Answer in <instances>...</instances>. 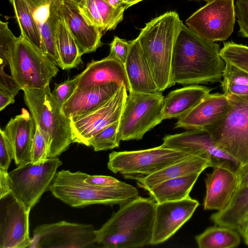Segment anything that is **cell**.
<instances>
[{
  "label": "cell",
  "mask_w": 248,
  "mask_h": 248,
  "mask_svg": "<svg viewBox=\"0 0 248 248\" xmlns=\"http://www.w3.org/2000/svg\"><path fill=\"white\" fill-rule=\"evenodd\" d=\"M49 191L55 197L74 207L95 204L121 205L139 196L135 187L124 182L113 187H97L85 182L78 171L69 170L57 172Z\"/></svg>",
  "instance_id": "obj_5"
},
{
  "label": "cell",
  "mask_w": 248,
  "mask_h": 248,
  "mask_svg": "<svg viewBox=\"0 0 248 248\" xmlns=\"http://www.w3.org/2000/svg\"><path fill=\"white\" fill-rule=\"evenodd\" d=\"M200 174L194 173L166 180L149 190L150 196L156 203L185 199L189 197Z\"/></svg>",
  "instance_id": "obj_27"
},
{
  "label": "cell",
  "mask_w": 248,
  "mask_h": 248,
  "mask_svg": "<svg viewBox=\"0 0 248 248\" xmlns=\"http://www.w3.org/2000/svg\"><path fill=\"white\" fill-rule=\"evenodd\" d=\"M230 107L229 98L224 94L209 93L191 111L178 118L175 127L204 128L223 117Z\"/></svg>",
  "instance_id": "obj_20"
},
{
  "label": "cell",
  "mask_w": 248,
  "mask_h": 248,
  "mask_svg": "<svg viewBox=\"0 0 248 248\" xmlns=\"http://www.w3.org/2000/svg\"><path fill=\"white\" fill-rule=\"evenodd\" d=\"M36 128L33 118L24 108H22L20 114L11 119L5 127L3 132L12 147L14 160L16 165L31 162Z\"/></svg>",
  "instance_id": "obj_19"
},
{
  "label": "cell",
  "mask_w": 248,
  "mask_h": 248,
  "mask_svg": "<svg viewBox=\"0 0 248 248\" xmlns=\"http://www.w3.org/2000/svg\"><path fill=\"white\" fill-rule=\"evenodd\" d=\"M200 248H232L240 243L239 235L234 229L222 226H214L207 228L195 236Z\"/></svg>",
  "instance_id": "obj_31"
},
{
  "label": "cell",
  "mask_w": 248,
  "mask_h": 248,
  "mask_svg": "<svg viewBox=\"0 0 248 248\" xmlns=\"http://www.w3.org/2000/svg\"><path fill=\"white\" fill-rule=\"evenodd\" d=\"M128 97L124 85L108 100L85 114L71 118L73 142L88 146V141L102 130L119 121Z\"/></svg>",
  "instance_id": "obj_13"
},
{
  "label": "cell",
  "mask_w": 248,
  "mask_h": 248,
  "mask_svg": "<svg viewBox=\"0 0 248 248\" xmlns=\"http://www.w3.org/2000/svg\"><path fill=\"white\" fill-rule=\"evenodd\" d=\"M124 66L130 87L129 93H154L158 92L137 38L131 41L129 52Z\"/></svg>",
  "instance_id": "obj_24"
},
{
  "label": "cell",
  "mask_w": 248,
  "mask_h": 248,
  "mask_svg": "<svg viewBox=\"0 0 248 248\" xmlns=\"http://www.w3.org/2000/svg\"><path fill=\"white\" fill-rule=\"evenodd\" d=\"M211 90L205 86L191 85L170 92L164 98L163 120L184 116L210 93Z\"/></svg>",
  "instance_id": "obj_25"
},
{
  "label": "cell",
  "mask_w": 248,
  "mask_h": 248,
  "mask_svg": "<svg viewBox=\"0 0 248 248\" xmlns=\"http://www.w3.org/2000/svg\"><path fill=\"white\" fill-rule=\"evenodd\" d=\"M62 164L58 157L49 158L42 164L31 162L18 166L8 173L13 193L28 207L33 208L43 194L49 190L58 168Z\"/></svg>",
  "instance_id": "obj_10"
},
{
  "label": "cell",
  "mask_w": 248,
  "mask_h": 248,
  "mask_svg": "<svg viewBox=\"0 0 248 248\" xmlns=\"http://www.w3.org/2000/svg\"><path fill=\"white\" fill-rule=\"evenodd\" d=\"M61 16L64 19L74 37L82 55L94 52L103 45V34L98 28L90 25L81 14L75 2L62 0L59 8Z\"/></svg>",
  "instance_id": "obj_18"
},
{
  "label": "cell",
  "mask_w": 248,
  "mask_h": 248,
  "mask_svg": "<svg viewBox=\"0 0 248 248\" xmlns=\"http://www.w3.org/2000/svg\"><path fill=\"white\" fill-rule=\"evenodd\" d=\"M205 0V1H206L207 2H209V1H212V0Z\"/></svg>",
  "instance_id": "obj_52"
},
{
  "label": "cell",
  "mask_w": 248,
  "mask_h": 248,
  "mask_svg": "<svg viewBox=\"0 0 248 248\" xmlns=\"http://www.w3.org/2000/svg\"><path fill=\"white\" fill-rule=\"evenodd\" d=\"M92 224L66 221L38 225L29 248H87L95 247L96 232Z\"/></svg>",
  "instance_id": "obj_11"
},
{
  "label": "cell",
  "mask_w": 248,
  "mask_h": 248,
  "mask_svg": "<svg viewBox=\"0 0 248 248\" xmlns=\"http://www.w3.org/2000/svg\"><path fill=\"white\" fill-rule=\"evenodd\" d=\"M74 78L77 80V87L79 88H88L115 82L124 85L127 91H130L124 65L108 56L101 60H93Z\"/></svg>",
  "instance_id": "obj_21"
},
{
  "label": "cell",
  "mask_w": 248,
  "mask_h": 248,
  "mask_svg": "<svg viewBox=\"0 0 248 248\" xmlns=\"http://www.w3.org/2000/svg\"><path fill=\"white\" fill-rule=\"evenodd\" d=\"M14 153L11 144L1 129H0V169L8 171Z\"/></svg>",
  "instance_id": "obj_42"
},
{
  "label": "cell",
  "mask_w": 248,
  "mask_h": 248,
  "mask_svg": "<svg viewBox=\"0 0 248 248\" xmlns=\"http://www.w3.org/2000/svg\"><path fill=\"white\" fill-rule=\"evenodd\" d=\"M47 159L46 142L39 127L36 125L31 149V162L33 164H42L45 162Z\"/></svg>",
  "instance_id": "obj_37"
},
{
  "label": "cell",
  "mask_w": 248,
  "mask_h": 248,
  "mask_svg": "<svg viewBox=\"0 0 248 248\" xmlns=\"http://www.w3.org/2000/svg\"><path fill=\"white\" fill-rule=\"evenodd\" d=\"M17 37L8 27V22L0 21V66L8 65L16 47Z\"/></svg>",
  "instance_id": "obj_34"
},
{
  "label": "cell",
  "mask_w": 248,
  "mask_h": 248,
  "mask_svg": "<svg viewBox=\"0 0 248 248\" xmlns=\"http://www.w3.org/2000/svg\"><path fill=\"white\" fill-rule=\"evenodd\" d=\"M162 145L202 157L211 161L213 165L215 161L225 159L237 167L234 160L220 149L210 133L203 128L187 129L179 134L166 135L163 138Z\"/></svg>",
  "instance_id": "obj_17"
},
{
  "label": "cell",
  "mask_w": 248,
  "mask_h": 248,
  "mask_svg": "<svg viewBox=\"0 0 248 248\" xmlns=\"http://www.w3.org/2000/svg\"><path fill=\"white\" fill-rule=\"evenodd\" d=\"M221 83L248 85V73L238 67L225 62Z\"/></svg>",
  "instance_id": "obj_38"
},
{
  "label": "cell",
  "mask_w": 248,
  "mask_h": 248,
  "mask_svg": "<svg viewBox=\"0 0 248 248\" xmlns=\"http://www.w3.org/2000/svg\"><path fill=\"white\" fill-rule=\"evenodd\" d=\"M220 56L225 62L248 73V46L231 41L225 42L220 50Z\"/></svg>",
  "instance_id": "obj_33"
},
{
  "label": "cell",
  "mask_w": 248,
  "mask_h": 248,
  "mask_svg": "<svg viewBox=\"0 0 248 248\" xmlns=\"http://www.w3.org/2000/svg\"><path fill=\"white\" fill-rule=\"evenodd\" d=\"M235 17L234 0H213L192 14L186 23L199 36L215 42L232 34Z\"/></svg>",
  "instance_id": "obj_12"
},
{
  "label": "cell",
  "mask_w": 248,
  "mask_h": 248,
  "mask_svg": "<svg viewBox=\"0 0 248 248\" xmlns=\"http://www.w3.org/2000/svg\"><path fill=\"white\" fill-rule=\"evenodd\" d=\"M78 5L86 20L103 32V25L95 0H82Z\"/></svg>",
  "instance_id": "obj_36"
},
{
  "label": "cell",
  "mask_w": 248,
  "mask_h": 248,
  "mask_svg": "<svg viewBox=\"0 0 248 248\" xmlns=\"http://www.w3.org/2000/svg\"><path fill=\"white\" fill-rule=\"evenodd\" d=\"M131 41H127L115 36L110 44L109 57L114 58L124 65L129 52Z\"/></svg>",
  "instance_id": "obj_39"
},
{
  "label": "cell",
  "mask_w": 248,
  "mask_h": 248,
  "mask_svg": "<svg viewBox=\"0 0 248 248\" xmlns=\"http://www.w3.org/2000/svg\"><path fill=\"white\" fill-rule=\"evenodd\" d=\"M55 39L60 60L59 67L63 70L76 67L81 62L82 55L67 24L61 16L56 27Z\"/></svg>",
  "instance_id": "obj_28"
},
{
  "label": "cell",
  "mask_w": 248,
  "mask_h": 248,
  "mask_svg": "<svg viewBox=\"0 0 248 248\" xmlns=\"http://www.w3.org/2000/svg\"><path fill=\"white\" fill-rule=\"evenodd\" d=\"M31 209L12 191L0 198V248H29Z\"/></svg>",
  "instance_id": "obj_14"
},
{
  "label": "cell",
  "mask_w": 248,
  "mask_h": 248,
  "mask_svg": "<svg viewBox=\"0 0 248 248\" xmlns=\"http://www.w3.org/2000/svg\"><path fill=\"white\" fill-rule=\"evenodd\" d=\"M164 96L154 93H129L119 124L120 140H140L161 123Z\"/></svg>",
  "instance_id": "obj_8"
},
{
  "label": "cell",
  "mask_w": 248,
  "mask_h": 248,
  "mask_svg": "<svg viewBox=\"0 0 248 248\" xmlns=\"http://www.w3.org/2000/svg\"><path fill=\"white\" fill-rule=\"evenodd\" d=\"M8 173L0 169V198L12 191L8 182Z\"/></svg>",
  "instance_id": "obj_48"
},
{
  "label": "cell",
  "mask_w": 248,
  "mask_h": 248,
  "mask_svg": "<svg viewBox=\"0 0 248 248\" xmlns=\"http://www.w3.org/2000/svg\"><path fill=\"white\" fill-rule=\"evenodd\" d=\"M119 121L106 127L88 141L94 151H106L118 148L121 141L119 136Z\"/></svg>",
  "instance_id": "obj_32"
},
{
  "label": "cell",
  "mask_w": 248,
  "mask_h": 248,
  "mask_svg": "<svg viewBox=\"0 0 248 248\" xmlns=\"http://www.w3.org/2000/svg\"><path fill=\"white\" fill-rule=\"evenodd\" d=\"M23 91L25 103L45 140L48 158L58 157L73 143L70 119L62 112L49 85Z\"/></svg>",
  "instance_id": "obj_4"
},
{
  "label": "cell",
  "mask_w": 248,
  "mask_h": 248,
  "mask_svg": "<svg viewBox=\"0 0 248 248\" xmlns=\"http://www.w3.org/2000/svg\"><path fill=\"white\" fill-rule=\"evenodd\" d=\"M236 230L248 246V215L240 223Z\"/></svg>",
  "instance_id": "obj_49"
},
{
  "label": "cell",
  "mask_w": 248,
  "mask_h": 248,
  "mask_svg": "<svg viewBox=\"0 0 248 248\" xmlns=\"http://www.w3.org/2000/svg\"><path fill=\"white\" fill-rule=\"evenodd\" d=\"M190 155L162 145L141 150L113 151L109 155L108 168L126 179H135L153 174Z\"/></svg>",
  "instance_id": "obj_7"
},
{
  "label": "cell",
  "mask_w": 248,
  "mask_h": 248,
  "mask_svg": "<svg viewBox=\"0 0 248 248\" xmlns=\"http://www.w3.org/2000/svg\"><path fill=\"white\" fill-rule=\"evenodd\" d=\"M248 215V185L238 187L228 207L212 214L210 219L217 225L236 230Z\"/></svg>",
  "instance_id": "obj_29"
},
{
  "label": "cell",
  "mask_w": 248,
  "mask_h": 248,
  "mask_svg": "<svg viewBox=\"0 0 248 248\" xmlns=\"http://www.w3.org/2000/svg\"><path fill=\"white\" fill-rule=\"evenodd\" d=\"M199 205V202L190 196L179 201L156 203L151 245L168 240L191 218Z\"/></svg>",
  "instance_id": "obj_16"
},
{
  "label": "cell",
  "mask_w": 248,
  "mask_h": 248,
  "mask_svg": "<svg viewBox=\"0 0 248 248\" xmlns=\"http://www.w3.org/2000/svg\"><path fill=\"white\" fill-rule=\"evenodd\" d=\"M68 0L72 1L77 4H79L82 1V0Z\"/></svg>",
  "instance_id": "obj_51"
},
{
  "label": "cell",
  "mask_w": 248,
  "mask_h": 248,
  "mask_svg": "<svg viewBox=\"0 0 248 248\" xmlns=\"http://www.w3.org/2000/svg\"><path fill=\"white\" fill-rule=\"evenodd\" d=\"M0 89H3L11 92L14 96L21 88L14 78L7 75L4 70V67L0 66Z\"/></svg>",
  "instance_id": "obj_44"
},
{
  "label": "cell",
  "mask_w": 248,
  "mask_h": 248,
  "mask_svg": "<svg viewBox=\"0 0 248 248\" xmlns=\"http://www.w3.org/2000/svg\"><path fill=\"white\" fill-rule=\"evenodd\" d=\"M77 87V80L74 78L60 84H55L52 94L56 101L62 106L72 95Z\"/></svg>",
  "instance_id": "obj_41"
},
{
  "label": "cell",
  "mask_w": 248,
  "mask_h": 248,
  "mask_svg": "<svg viewBox=\"0 0 248 248\" xmlns=\"http://www.w3.org/2000/svg\"><path fill=\"white\" fill-rule=\"evenodd\" d=\"M15 97L9 91L0 89V110L2 111L9 105L15 103Z\"/></svg>",
  "instance_id": "obj_47"
},
{
  "label": "cell",
  "mask_w": 248,
  "mask_h": 248,
  "mask_svg": "<svg viewBox=\"0 0 248 248\" xmlns=\"http://www.w3.org/2000/svg\"><path fill=\"white\" fill-rule=\"evenodd\" d=\"M218 44L183 25L176 38L171 67V84L196 85L220 81L225 68Z\"/></svg>",
  "instance_id": "obj_1"
},
{
  "label": "cell",
  "mask_w": 248,
  "mask_h": 248,
  "mask_svg": "<svg viewBox=\"0 0 248 248\" xmlns=\"http://www.w3.org/2000/svg\"><path fill=\"white\" fill-rule=\"evenodd\" d=\"M29 6L38 24L42 41L47 55L53 60L58 59L55 32L61 18L59 8L62 0H24Z\"/></svg>",
  "instance_id": "obj_23"
},
{
  "label": "cell",
  "mask_w": 248,
  "mask_h": 248,
  "mask_svg": "<svg viewBox=\"0 0 248 248\" xmlns=\"http://www.w3.org/2000/svg\"><path fill=\"white\" fill-rule=\"evenodd\" d=\"M8 65L11 75L22 90L45 87L59 71L58 65L49 57L38 51L21 34Z\"/></svg>",
  "instance_id": "obj_9"
},
{
  "label": "cell",
  "mask_w": 248,
  "mask_h": 248,
  "mask_svg": "<svg viewBox=\"0 0 248 248\" xmlns=\"http://www.w3.org/2000/svg\"><path fill=\"white\" fill-rule=\"evenodd\" d=\"M212 166L211 161L191 155L153 174L144 177L137 178L135 180L140 187L149 191L166 180L194 173H201L205 169Z\"/></svg>",
  "instance_id": "obj_26"
},
{
  "label": "cell",
  "mask_w": 248,
  "mask_h": 248,
  "mask_svg": "<svg viewBox=\"0 0 248 248\" xmlns=\"http://www.w3.org/2000/svg\"><path fill=\"white\" fill-rule=\"evenodd\" d=\"M127 8L143 0H122Z\"/></svg>",
  "instance_id": "obj_50"
},
{
  "label": "cell",
  "mask_w": 248,
  "mask_h": 248,
  "mask_svg": "<svg viewBox=\"0 0 248 248\" xmlns=\"http://www.w3.org/2000/svg\"><path fill=\"white\" fill-rule=\"evenodd\" d=\"M232 165L234 164L227 160L215 161L212 166L213 171L207 173L203 202L205 210L221 211L230 203L238 187L236 168Z\"/></svg>",
  "instance_id": "obj_15"
},
{
  "label": "cell",
  "mask_w": 248,
  "mask_h": 248,
  "mask_svg": "<svg viewBox=\"0 0 248 248\" xmlns=\"http://www.w3.org/2000/svg\"><path fill=\"white\" fill-rule=\"evenodd\" d=\"M156 202L140 196L120 205L100 229L96 244L104 248H137L151 245Z\"/></svg>",
  "instance_id": "obj_2"
},
{
  "label": "cell",
  "mask_w": 248,
  "mask_h": 248,
  "mask_svg": "<svg viewBox=\"0 0 248 248\" xmlns=\"http://www.w3.org/2000/svg\"><path fill=\"white\" fill-rule=\"evenodd\" d=\"M238 179V187L248 185V163L236 168Z\"/></svg>",
  "instance_id": "obj_46"
},
{
  "label": "cell",
  "mask_w": 248,
  "mask_h": 248,
  "mask_svg": "<svg viewBox=\"0 0 248 248\" xmlns=\"http://www.w3.org/2000/svg\"><path fill=\"white\" fill-rule=\"evenodd\" d=\"M179 15L170 11L147 23L137 38L146 57L158 92L171 86L174 46L183 25Z\"/></svg>",
  "instance_id": "obj_3"
},
{
  "label": "cell",
  "mask_w": 248,
  "mask_h": 248,
  "mask_svg": "<svg viewBox=\"0 0 248 248\" xmlns=\"http://www.w3.org/2000/svg\"><path fill=\"white\" fill-rule=\"evenodd\" d=\"M103 25V33L114 30L123 19L125 10L114 8L104 0H95Z\"/></svg>",
  "instance_id": "obj_35"
},
{
  "label": "cell",
  "mask_w": 248,
  "mask_h": 248,
  "mask_svg": "<svg viewBox=\"0 0 248 248\" xmlns=\"http://www.w3.org/2000/svg\"><path fill=\"white\" fill-rule=\"evenodd\" d=\"M223 94L230 95H248V85L221 83Z\"/></svg>",
  "instance_id": "obj_45"
},
{
  "label": "cell",
  "mask_w": 248,
  "mask_h": 248,
  "mask_svg": "<svg viewBox=\"0 0 248 248\" xmlns=\"http://www.w3.org/2000/svg\"><path fill=\"white\" fill-rule=\"evenodd\" d=\"M9 1L13 6L21 35L38 51L47 56L42 41L39 26L27 3L24 0H9Z\"/></svg>",
  "instance_id": "obj_30"
},
{
  "label": "cell",
  "mask_w": 248,
  "mask_h": 248,
  "mask_svg": "<svg viewBox=\"0 0 248 248\" xmlns=\"http://www.w3.org/2000/svg\"><path fill=\"white\" fill-rule=\"evenodd\" d=\"M82 179L87 183L100 187H109L122 185L124 182L109 176L89 175L86 173L78 171Z\"/></svg>",
  "instance_id": "obj_43"
},
{
  "label": "cell",
  "mask_w": 248,
  "mask_h": 248,
  "mask_svg": "<svg viewBox=\"0 0 248 248\" xmlns=\"http://www.w3.org/2000/svg\"><path fill=\"white\" fill-rule=\"evenodd\" d=\"M227 96L230 104L228 112L203 129L210 133L220 149L234 160L237 167L241 166L248 163V95Z\"/></svg>",
  "instance_id": "obj_6"
},
{
  "label": "cell",
  "mask_w": 248,
  "mask_h": 248,
  "mask_svg": "<svg viewBox=\"0 0 248 248\" xmlns=\"http://www.w3.org/2000/svg\"><path fill=\"white\" fill-rule=\"evenodd\" d=\"M121 85L112 82L88 88L77 87L61 106L62 112L69 119L87 113L110 98Z\"/></svg>",
  "instance_id": "obj_22"
},
{
  "label": "cell",
  "mask_w": 248,
  "mask_h": 248,
  "mask_svg": "<svg viewBox=\"0 0 248 248\" xmlns=\"http://www.w3.org/2000/svg\"><path fill=\"white\" fill-rule=\"evenodd\" d=\"M235 16L239 26V35L248 38V0H236Z\"/></svg>",
  "instance_id": "obj_40"
}]
</instances>
